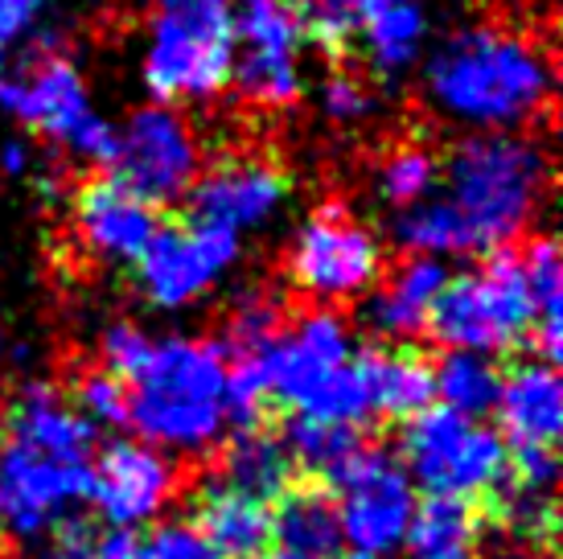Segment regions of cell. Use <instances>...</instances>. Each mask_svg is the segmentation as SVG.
<instances>
[{"label":"cell","mask_w":563,"mask_h":559,"mask_svg":"<svg viewBox=\"0 0 563 559\" xmlns=\"http://www.w3.org/2000/svg\"><path fill=\"white\" fill-rule=\"evenodd\" d=\"M284 445H288L292 469H300V473H309V478L329 485L345 465H350V457L362 449V436H358V428H342V424L292 419Z\"/></svg>","instance_id":"cell-29"},{"label":"cell","mask_w":563,"mask_h":559,"mask_svg":"<svg viewBox=\"0 0 563 559\" xmlns=\"http://www.w3.org/2000/svg\"><path fill=\"white\" fill-rule=\"evenodd\" d=\"M305 37L325 54H358L378 83H404L428 50V9L420 0H297Z\"/></svg>","instance_id":"cell-8"},{"label":"cell","mask_w":563,"mask_h":559,"mask_svg":"<svg viewBox=\"0 0 563 559\" xmlns=\"http://www.w3.org/2000/svg\"><path fill=\"white\" fill-rule=\"evenodd\" d=\"M498 523L518 547H548L560 527V506H555V490H531V485H515L501 478L498 485Z\"/></svg>","instance_id":"cell-30"},{"label":"cell","mask_w":563,"mask_h":559,"mask_svg":"<svg viewBox=\"0 0 563 559\" xmlns=\"http://www.w3.org/2000/svg\"><path fill=\"white\" fill-rule=\"evenodd\" d=\"M423 99L440 120L470 132H522L551 111L555 66L534 37L501 25L449 33L420 70Z\"/></svg>","instance_id":"cell-3"},{"label":"cell","mask_w":563,"mask_h":559,"mask_svg":"<svg viewBox=\"0 0 563 559\" xmlns=\"http://www.w3.org/2000/svg\"><path fill=\"white\" fill-rule=\"evenodd\" d=\"M0 362H4V333H0Z\"/></svg>","instance_id":"cell-41"},{"label":"cell","mask_w":563,"mask_h":559,"mask_svg":"<svg viewBox=\"0 0 563 559\" xmlns=\"http://www.w3.org/2000/svg\"><path fill=\"white\" fill-rule=\"evenodd\" d=\"M284 326V305L272 288H243L235 293L222 326V354H247L267 346Z\"/></svg>","instance_id":"cell-31"},{"label":"cell","mask_w":563,"mask_h":559,"mask_svg":"<svg viewBox=\"0 0 563 559\" xmlns=\"http://www.w3.org/2000/svg\"><path fill=\"white\" fill-rule=\"evenodd\" d=\"M551 189V156L522 132H470L440 161L432 198L395 210L391 239L407 255H485L510 248Z\"/></svg>","instance_id":"cell-1"},{"label":"cell","mask_w":563,"mask_h":559,"mask_svg":"<svg viewBox=\"0 0 563 559\" xmlns=\"http://www.w3.org/2000/svg\"><path fill=\"white\" fill-rule=\"evenodd\" d=\"M235 0H153L141 78L157 103H210L231 87Z\"/></svg>","instance_id":"cell-6"},{"label":"cell","mask_w":563,"mask_h":559,"mask_svg":"<svg viewBox=\"0 0 563 559\" xmlns=\"http://www.w3.org/2000/svg\"><path fill=\"white\" fill-rule=\"evenodd\" d=\"M449 280V267L437 255H407L387 280L366 293L362 321L383 346H399L428 329L432 305Z\"/></svg>","instance_id":"cell-20"},{"label":"cell","mask_w":563,"mask_h":559,"mask_svg":"<svg viewBox=\"0 0 563 559\" xmlns=\"http://www.w3.org/2000/svg\"><path fill=\"white\" fill-rule=\"evenodd\" d=\"M437 186H440V156L428 144H420V140L395 144L375 169V194L391 210H407V206L432 198Z\"/></svg>","instance_id":"cell-28"},{"label":"cell","mask_w":563,"mask_h":559,"mask_svg":"<svg viewBox=\"0 0 563 559\" xmlns=\"http://www.w3.org/2000/svg\"><path fill=\"white\" fill-rule=\"evenodd\" d=\"M177 461L148 440H111L91 457L87 502L111 530L153 527L177 497Z\"/></svg>","instance_id":"cell-16"},{"label":"cell","mask_w":563,"mask_h":559,"mask_svg":"<svg viewBox=\"0 0 563 559\" xmlns=\"http://www.w3.org/2000/svg\"><path fill=\"white\" fill-rule=\"evenodd\" d=\"M247 358L264 379L267 404L288 407L292 419L342 424V428L371 424V404L358 374V346L342 313H300L297 321H284L267 346L247 350Z\"/></svg>","instance_id":"cell-5"},{"label":"cell","mask_w":563,"mask_h":559,"mask_svg":"<svg viewBox=\"0 0 563 559\" xmlns=\"http://www.w3.org/2000/svg\"><path fill=\"white\" fill-rule=\"evenodd\" d=\"M383 267H387L383 239L338 202L305 218L284 251V276L292 293L309 296L317 309L366 296L383 280Z\"/></svg>","instance_id":"cell-11"},{"label":"cell","mask_w":563,"mask_h":559,"mask_svg":"<svg viewBox=\"0 0 563 559\" xmlns=\"http://www.w3.org/2000/svg\"><path fill=\"white\" fill-rule=\"evenodd\" d=\"M292 457H288V445L284 436L267 432L260 424L251 428H235V436L227 440L222 449V465H219V482L235 485L243 494H255L264 502H276V497L292 485Z\"/></svg>","instance_id":"cell-24"},{"label":"cell","mask_w":563,"mask_h":559,"mask_svg":"<svg viewBox=\"0 0 563 559\" xmlns=\"http://www.w3.org/2000/svg\"><path fill=\"white\" fill-rule=\"evenodd\" d=\"M272 506V544L284 551H297L305 559H342V530H338V511L333 497L317 485L305 490H284Z\"/></svg>","instance_id":"cell-25"},{"label":"cell","mask_w":563,"mask_h":559,"mask_svg":"<svg viewBox=\"0 0 563 559\" xmlns=\"http://www.w3.org/2000/svg\"><path fill=\"white\" fill-rule=\"evenodd\" d=\"M358 374L371 419H411L432 407V362L407 346H366L358 350Z\"/></svg>","instance_id":"cell-21"},{"label":"cell","mask_w":563,"mask_h":559,"mask_svg":"<svg viewBox=\"0 0 563 559\" xmlns=\"http://www.w3.org/2000/svg\"><path fill=\"white\" fill-rule=\"evenodd\" d=\"M46 0H0V75H9V58L21 42H30Z\"/></svg>","instance_id":"cell-36"},{"label":"cell","mask_w":563,"mask_h":559,"mask_svg":"<svg viewBox=\"0 0 563 559\" xmlns=\"http://www.w3.org/2000/svg\"><path fill=\"white\" fill-rule=\"evenodd\" d=\"M501 387V366L494 354H473V350H444L432 366V395L440 407L461 412V416L482 419L494 412Z\"/></svg>","instance_id":"cell-27"},{"label":"cell","mask_w":563,"mask_h":559,"mask_svg":"<svg viewBox=\"0 0 563 559\" xmlns=\"http://www.w3.org/2000/svg\"><path fill=\"white\" fill-rule=\"evenodd\" d=\"M194 523L222 559H247L272 547V502L227 482H206L194 502Z\"/></svg>","instance_id":"cell-22"},{"label":"cell","mask_w":563,"mask_h":559,"mask_svg":"<svg viewBox=\"0 0 563 559\" xmlns=\"http://www.w3.org/2000/svg\"><path fill=\"white\" fill-rule=\"evenodd\" d=\"M70 222H75V239L82 251L99 260V264H136L148 239L157 234V206L136 198L115 177H91L75 189L70 202Z\"/></svg>","instance_id":"cell-18"},{"label":"cell","mask_w":563,"mask_h":559,"mask_svg":"<svg viewBox=\"0 0 563 559\" xmlns=\"http://www.w3.org/2000/svg\"><path fill=\"white\" fill-rule=\"evenodd\" d=\"M494 416L506 449H555L563 432V383L555 362L539 358L501 371Z\"/></svg>","instance_id":"cell-19"},{"label":"cell","mask_w":563,"mask_h":559,"mask_svg":"<svg viewBox=\"0 0 563 559\" xmlns=\"http://www.w3.org/2000/svg\"><path fill=\"white\" fill-rule=\"evenodd\" d=\"M317 108H321V116H325L329 124L354 128L375 116L378 99L366 78L350 75V70H333V75L321 83V91H317Z\"/></svg>","instance_id":"cell-33"},{"label":"cell","mask_w":563,"mask_h":559,"mask_svg":"<svg viewBox=\"0 0 563 559\" xmlns=\"http://www.w3.org/2000/svg\"><path fill=\"white\" fill-rule=\"evenodd\" d=\"M0 169L9 173V177H30L37 173V153H33V144L25 136H9L0 144Z\"/></svg>","instance_id":"cell-37"},{"label":"cell","mask_w":563,"mask_h":559,"mask_svg":"<svg viewBox=\"0 0 563 559\" xmlns=\"http://www.w3.org/2000/svg\"><path fill=\"white\" fill-rule=\"evenodd\" d=\"M87 559H141V539L132 530H108L95 539Z\"/></svg>","instance_id":"cell-38"},{"label":"cell","mask_w":563,"mask_h":559,"mask_svg":"<svg viewBox=\"0 0 563 559\" xmlns=\"http://www.w3.org/2000/svg\"><path fill=\"white\" fill-rule=\"evenodd\" d=\"M243 255V234L189 218L181 227H157L136 260V284L153 309L177 313L219 288Z\"/></svg>","instance_id":"cell-15"},{"label":"cell","mask_w":563,"mask_h":559,"mask_svg":"<svg viewBox=\"0 0 563 559\" xmlns=\"http://www.w3.org/2000/svg\"><path fill=\"white\" fill-rule=\"evenodd\" d=\"M501 559H551L548 547H515V551H506Z\"/></svg>","instance_id":"cell-39"},{"label":"cell","mask_w":563,"mask_h":559,"mask_svg":"<svg viewBox=\"0 0 563 559\" xmlns=\"http://www.w3.org/2000/svg\"><path fill=\"white\" fill-rule=\"evenodd\" d=\"M305 21L297 0H235V87L251 108L288 111L305 95Z\"/></svg>","instance_id":"cell-13"},{"label":"cell","mask_w":563,"mask_h":559,"mask_svg":"<svg viewBox=\"0 0 563 559\" xmlns=\"http://www.w3.org/2000/svg\"><path fill=\"white\" fill-rule=\"evenodd\" d=\"M95 428L70 395L21 383L0 416V544H37L87 502Z\"/></svg>","instance_id":"cell-2"},{"label":"cell","mask_w":563,"mask_h":559,"mask_svg":"<svg viewBox=\"0 0 563 559\" xmlns=\"http://www.w3.org/2000/svg\"><path fill=\"white\" fill-rule=\"evenodd\" d=\"M531 296L522 264L510 248L485 251L482 267L444 280L428 317V333L444 350H473V354L515 350L531 338Z\"/></svg>","instance_id":"cell-7"},{"label":"cell","mask_w":563,"mask_h":559,"mask_svg":"<svg viewBox=\"0 0 563 559\" xmlns=\"http://www.w3.org/2000/svg\"><path fill=\"white\" fill-rule=\"evenodd\" d=\"M485 518L461 497H423L411 511L404 547L411 559H482Z\"/></svg>","instance_id":"cell-23"},{"label":"cell","mask_w":563,"mask_h":559,"mask_svg":"<svg viewBox=\"0 0 563 559\" xmlns=\"http://www.w3.org/2000/svg\"><path fill=\"white\" fill-rule=\"evenodd\" d=\"M148 346H153V333H144L141 326H132V321H115V326L103 329V338H99V358H103V371H111L115 379H132V371L144 362L148 354Z\"/></svg>","instance_id":"cell-35"},{"label":"cell","mask_w":563,"mask_h":559,"mask_svg":"<svg viewBox=\"0 0 563 559\" xmlns=\"http://www.w3.org/2000/svg\"><path fill=\"white\" fill-rule=\"evenodd\" d=\"M141 559H222V556L194 518H157L153 530H148V539L141 544Z\"/></svg>","instance_id":"cell-34"},{"label":"cell","mask_w":563,"mask_h":559,"mask_svg":"<svg viewBox=\"0 0 563 559\" xmlns=\"http://www.w3.org/2000/svg\"><path fill=\"white\" fill-rule=\"evenodd\" d=\"M404 469L411 485L432 497H477L498 494L510 449L485 419L461 416L449 407H423L404 428Z\"/></svg>","instance_id":"cell-9"},{"label":"cell","mask_w":563,"mask_h":559,"mask_svg":"<svg viewBox=\"0 0 563 559\" xmlns=\"http://www.w3.org/2000/svg\"><path fill=\"white\" fill-rule=\"evenodd\" d=\"M0 111L21 128L79 156L82 165H108L115 128L91 108V91L79 63L66 54H42L21 75H0Z\"/></svg>","instance_id":"cell-10"},{"label":"cell","mask_w":563,"mask_h":559,"mask_svg":"<svg viewBox=\"0 0 563 559\" xmlns=\"http://www.w3.org/2000/svg\"><path fill=\"white\" fill-rule=\"evenodd\" d=\"M186 198L189 218L247 234L284 215V206L292 198V177L272 156L239 153L222 156L214 165H202Z\"/></svg>","instance_id":"cell-17"},{"label":"cell","mask_w":563,"mask_h":559,"mask_svg":"<svg viewBox=\"0 0 563 559\" xmlns=\"http://www.w3.org/2000/svg\"><path fill=\"white\" fill-rule=\"evenodd\" d=\"M247 559H305V556H297V551H284V547H267V551H260V556H247Z\"/></svg>","instance_id":"cell-40"},{"label":"cell","mask_w":563,"mask_h":559,"mask_svg":"<svg viewBox=\"0 0 563 559\" xmlns=\"http://www.w3.org/2000/svg\"><path fill=\"white\" fill-rule=\"evenodd\" d=\"M202 165V140L186 120V111L169 103H148L132 111L115 128V149L108 161L111 177L148 206L181 202L198 182Z\"/></svg>","instance_id":"cell-14"},{"label":"cell","mask_w":563,"mask_h":559,"mask_svg":"<svg viewBox=\"0 0 563 559\" xmlns=\"http://www.w3.org/2000/svg\"><path fill=\"white\" fill-rule=\"evenodd\" d=\"M329 490L342 530V559H387L404 547L416 485L399 457L362 445Z\"/></svg>","instance_id":"cell-12"},{"label":"cell","mask_w":563,"mask_h":559,"mask_svg":"<svg viewBox=\"0 0 563 559\" xmlns=\"http://www.w3.org/2000/svg\"><path fill=\"white\" fill-rule=\"evenodd\" d=\"M527 296L534 309L531 342L539 346L543 362H560V338H563V260L551 234H534L518 255Z\"/></svg>","instance_id":"cell-26"},{"label":"cell","mask_w":563,"mask_h":559,"mask_svg":"<svg viewBox=\"0 0 563 559\" xmlns=\"http://www.w3.org/2000/svg\"><path fill=\"white\" fill-rule=\"evenodd\" d=\"M128 424L169 457H198L231 432L227 354L206 338H153L128 379Z\"/></svg>","instance_id":"cell-4"},{"label":"cell","mask_w":563,"mask_h":559,"mask_svg":"<svg viewBox=\"0 0 563 559\" xmlns=\"http://www.w3.org/2000/svg\"><path fill=\"white\" fill-rule=\"evenodd\" d=\"M70 404L79 407V416L91 428H124L128 424V383L115 379L103 366H91L75 379L70 387Z\"/></svg>","instance_id":"cell-32"}]
</instances>
